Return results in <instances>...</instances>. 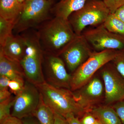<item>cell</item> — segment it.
<instances>
[{
	"instance_id": "obj_34",
	"label": "cell",
	"mask_w": 124,
	"mask_h": 124,
	"mask_svg": "<svg viewBox=\"0 0 124 124\" xmlns=\"http://www.w3.org/2000/svg\"><path fill=\"white\" fill-rule=\"evenodd\" d=\"M18 1L21 4H22L23 2H25L27 0H18Z\"/></svg>"
},
{
	"instance_id": "obj_7",
	"label": "cell",
	"mask_w": 124,
	"mask_h": 124,
	"mask_svg": "<svg viewBox=\"0 0 124 124\" xmlns=\"http://www.w3.org/2000/svg\"><path fill=\"white\" fill-rule=\"evenodd\" d=\"M95 27L84 30L81 34L94 51L124 50V36L108 31L103 23Z\"/></svg>"
},
{
	"instance_id": "obj_26",
	"label": "cell",
	"mask_w": 124,
	"mask_h": 124,
	"mask_svg": "<svg viewBox=\"0 0 124 124\" xmlns=\"http://www.w3.org/2000/svg\"><path fill=\"white\" fill-rule=\"evenodd\" d=\"M96 117L90 112H86L80 120L81 124H94L97 121Z\"/></svg>"
},
{
	"instance_id": "obj_1",
	"label": "cell",
	"mask_w": 124,
	"mask_h": 124,
	"mask_svg": "<svg viewBox=\"0 0 124 124\" xmlns=\"http://www.w3.org/2000/svg\"><path fill=\"white\" fill-rule=\"evenodd\" d=\"M44 53L59 56L77 36L68 19L54 16L36 29Z\"/></svg>"
},
{
	"instance_id": "obj_27",
	"label": "cell",
	"mask_w": 124,
	"mask_h": 124,
	"mask_svg": "<svg viewBox=\"0 0 124 124\" xmlns=\"http://www.w3.org/2000/svg\"><path fill=\"white\" fill-rule=\"evenodd\" d=\"M0 124H23L22 120L17 117L10 116L7 117L2 122H0Z\"/></svg>"
},
{
	"instance_id": "obj_9",
	"label": "cell",
	"mask_w": 124,
	"mask_h": 124,
	"mask_svg": "<svg viewBox=\"0 0 124 124\" xmlns=\"http://www.w3.org/2000/svg\"><path fill=\"white\" fill-rule=\"evenodd\" d=\"M40 97L37 86L26 80L23 90L15 96L11 116L21 120L33 116Z\"/></svg>"
},
{
	"instance_id": "obj_17",
	"label": "cell",
	"mask_w": 124,
	"mask_h": 124,
	"mask_svg": "<svg viewBox=\"0 0 124 124\" xmlns=\"http://www.w3.org/2000/svg\"><path fill=\"white\" fill-rule=\"evenodd\" d=\"M22 5L18 0H0V17L15 22Z\"/></svg>"
},
{
	"instance_id": "obj_35",
	"label": "cell",
	"mask_w": 124,
	"mask_h": 124,
	"mask_svg": "<svg viewBox=\"0 0 124 124\" xmlns=\"http://www.w3.org/2000/svg\"><path fill=\"white\" fill-rule=\"evenodd\" d=\"M94 124H102L101 122H100L98 120H97L96 122Z\"/></svg>"
},
{
	"instance_id": "obj_24",
	"label": "cell",
	"mask_w": 124,
	"mask_h": 124,
	"mask_svg": "<svg viewBox=\"0 0 124 124\" xmlns=\"http://www.w3.org/2000/svg\"><path fill=\"white\" fill-rule=\"evenodd\" d=\"M111 13H113L118 8L124 5V0H103Z\"/></svg>"
},
{
	"instance_id": "obj_20",
	"label": "cell",
	"mask_w": 124,
	"mask_h": 124,
	"mask_svg": "<svg viewBox=\"0 0 124 124\" xmlns=\"http://www.w3.org/2000/svg\"><path fill=\"white\" fill-rule=\"evenodd\" d=\"M15 22L0 17V46L13 34Z\"/></svg>"
},
{
	"instance_id": "obj_21",
	"label": "cell",
	"mask_w": 124,
	"mask_h": 124,
	"mask_svg": "<svg viewBox=\"0 0 124 124\" xmlns=\"http://www.w3.org/2000/svg\"><path fill=\"white\" fill-rule=\"evenodd\" d=\"M15 98V96L12 95L9 99L0 102V122L11 116L10 109L13 106Z\"/></svg>"
},
{
	"instance_id": "obj_4",
	"label": "cell",
	"mask_w": 124,
	"mask_h": 124,
	"mask_svg": "<svg viewBox=\"0 0 124 124\" xmlns=\"http://www.w3.org/2000/svg\"><path fill=\"white\" fill-rule=\"evenodd\" d=\"M51 0H27L22 5L20 14L15 21L13 34H20L31 29H36L51 18L50 13Z\"/></svg>"
},
{
	"instance_id": "obj_28",
	"label": "cell",
	"mask_w": 124,
	"mask_h": 124,
	"mask_svg": "<svg viewBox=\"0 0 124 124\" xmlns=\"http://www.w3.org/2000/svg\"><path fill=\"white\" fill-rule=\"evenodd\" d=\"M54 112V124H69L66 118L59 113Z\"/></svg>"
},
{
	"instance_id": "obj_14",
	"label": "cell",
	"mask_w": 124,
	"mask_h": 124,
	"mask_svg": "<svg viewBox=\"0 0 124 124\" xmlns=\"http://www.w3.org/2000/svg\"><path fill=\"white\" fill-rule=\"evenodd\" d=\"M0 75L6 76L11 80L26 81L24 71L20 63L9 59L1 53Z\"/></svg>"
},
{
	"instance_id": "obj_3",
	"label": "cell",
	"mask_w": 124,
	"mask_h": 124,
	"mask_svg": "<svg viewBox=\"0 0 124 124\" xmlns=\"http://www.w3.org/2000/svg\"><path fill=\"white\" fill-rule=\"evenodd\" d=\"M36 86L45 103L64 117L69 113L78 117L89 111L77 102L70 90L55 87L46 82Z\"/></svg>"
},
{
	"instance_id": "obj_32",
	"label": "cell",
	"mask_w": 124,
	"mask_h": 124,
	"mask_svg": "<svg viewBox=\"0 0 124 124\" xmlns=\"http://www.w3.org/2000/svg\"><path fill=\"white\" fill-rule=\"evenodd\" d=\"M113 14L119 19L124 23V5L118 8Z\"/></svg>"
},
{
	"instance_id": "obj_31",
	"label": "cell",
	"mask_w": 124,
	"mask_h": 124,
	"mask_svg": "<svg viewBox=\"0 0 124 124\" xmlns=\"http://www.w3.org/2000/svg\"><path fill=\"white\" fill-rule=\"evenodd\" d=\"M69 124H81L78 117L72 113L67 114L65 116Z\"/></svg>"
},
{
	"instance_id": "obj_10",
	"label": "cell",
	"mask_w": 124,
	"mask_h": 124,
	"mask_svg": "<svg viewBox=\"0 0 124 124\" xmlns=\"http://www.w3.org/2000/svg\"><path fill=\"white\" fill-rule=\"evenodd\" d=\"M93 51L84 36L81 35L72 40L59 56L63 58L67 67L73 73Z\"/></svg>"
},
{
	"instance_id": "obj_33",
	"label": "cell",
	"mask_w": 124,
	"mask_h": 124,
	"mask_svg": "<svg viewBox=\"0 0 124 124\" xmlns=\"http://www.w3.org/2000/svg\"><path fill=\"white\" fill-rule=\"evenodd\" d=\"M23 119H24L22 120L23 124H40L39 121H38V122H37L34 120L29 119V117L24 118Z\"/></svg>"
},
{
	"instance_id": "obj_11",
	"label": "cell",
	"mask_w": 124,
	"mask_h": 124,
	"mask_svg": "<svg viewBox=\"0 0 124 124\" xmlns=\"http://www.w3.org/2000/svg\"><path fill=\"white\" fill-rule=\"evenodd\" d=\"M105 91V101L110 104L124 100V79L111 62L101 68Z\"/></svg>"
},
{
	"instance_id": "obj_25",
	"label": "cell",
	"mask_w": 124,
	"mask_h": 124,
	"mask_svg": "<svg viewBox=\"0 0 124 124\" xmlns=\"http://www.w3.org/2000/svg\"><path fill=\"white\" fill-rule=\"evenodd\" d=\"M113 108L117 113L122 124H124V100L116 102Z\"/></svg>"
},
{
	"instance_id": "obj_22",
	"label": "cell",
	"mask_w": 124,
	"mask_h": 124,
	"mask_svg": "<svg viewBox=\"0 0 124 124\" xmlns=\"http://www.w3.org/2000/svg\"><path fill=\"white\" fill-rule=\"evenodd\" d=\"M111 62L117 72L124 79V50L120 51Z\"/></svg>"
},
{
	"instance_id": "obj_2",
	"label": "cell",
	"mask_w": 124,
	"mask_h": 124,
	"mask_svg": "<svg viewBox=\"0 0 124 124\" xmlns=\"http://www.w3.org/2000/svg\"><path fill=\"white\" fill-rule=\"evenodd\" d=\"M22 34L24 37L26 48L20 64L26 79L35 85L45 82L43 69V51L36 29H31Z\"/></svg>"
},
{
	"instance_id": "obj_23",
	"label": "cell",
	"mask_w": 124,
	"mask_h": 124,
	"mask_svg": "<svg viewBox=\"0 0 124 124\" xmlns=\"http://www.w3.org/2000/svg\"><path fill=\"white\" fill-rule=\"evenodd\" d=\"M25 81L18 80H10L9 84V90L11 93L16 96L23 90Z\"/></svg>"
},
{
	"instance_id": "obj_13",
	"label": "cell",
	"mask_w": 124,
	"mask_h": 124,
	"mask_svg": "<svg viewBox=\"0 0 124 124\" xmlns=\"http://www.w3.org/2000/svg\"><path fill=\"white\" fill-rule=\"evenodd\" d=\"M0 46V53L9 59L20 63L25 54L26 44L22 34H13Z\"/></svg>"
},
{
	"instance_id": "obj_16",
	"label": "cell",
	"mask_w": 124,
	"mask_h": 124,
	"mask_svg": "<svg viewBox=\"0 0 124 124\" xmlns=\"http://www.w3.org/2000/svg\"><path fill=\"white\" fill-rule=\"evenodd\" d=\"M89 111L102 124H122L113 108L107 106L99 107Z\"/></svg>"
},
{
	"instance_id": "obj_18",
	"label": "cell",
	"mask_w": 124,
	"mask_h": 124,
	"mask_svg": "<svg viewBox=\"0 0 124 124\" xmlns=\"http://www.w3.org/2000/svg\"><path fill=\"white\" fill-rule=\"evenodd\" d=\"M33 116L36 118L40 124H54V112L45 103L41 95L39 105Z\"/></svg>"
},
{
	"instance_id": "obj_12",
	"label": "cell",
	"mask_w": 124,
	"mask_h": 124,
	"mask_svg": "<svg viewBox=\"0 0 124 124\" xmlns=\"http://www.w3.org/2000/svg\"><path fill=\"white\" fill-rule=\"evenodd\" d=\"M103 85L99 78H93L80 89L72 92L77 102L89 110V108L101 98L104 90Z\"/></svg>"
},
{
	"instance_id": "obj_6",
	"label": "cell",
	"mask_w": 124,
	"mask_h": 124,
	"mask_svg": "<svg viewBox=\"0 0 124 124\" xmlns=\"http://www.w3.org/2000/svg\"><path fill=\"white\" fill-rule=\"evenodd\" d=\"M119 51L114 50H107L100 52L94 51L88 58L71 75V91H76L88 82L99 70L111 62Z\"/></svg>"
},
{
	"instance_id": "obj_5",
	"label": "cell",
	"mask_w": 124,
	"mask_h": 124,
	"mask_svg": "<svg viewBox=\"0 0 124 124\" xmlns=\"http://www.w3.org/2000/svg\"><path fill=\"white\" fill-rule=\"evenodd\" d=\"M103 0H88L82 8L71 14L68 19L77 36L88 26L96 27L103 23L110 14Z\"/></svg>"
},
{
	"instance_id": "obj_29",
	"label": "cell",
	"mask_w": 124,
	"mask_h": 124,
	"mask_svg": "<svg viewBox=\"0 0 124 124\" xmlns=\"http://www.w3.org/2000/svg\"><path fill=\"white\" fill-rule=\"evenodd\" d=\"M10 79L5 76L0 75V90L9 89Z\"/></svg>"
},
{
	"instance_id": "obj_19",
	"label": "cell",
	"mask_w": 124,
	"mask_h": 124,
	"mask_svg": "<svg viewBox=\"0 0 124 124\" xmlns=\"http://www.w3.org/2000/svg\"><path fill=\"white\" fill-rule=\"evenodd\" d=\"M103 24L105 28L110 31L124 36V23L114 14H110Z\"/></svg>"
},
{
	"instance_id": "obj_15",
	"label": "cell",
	"mask_w": 124,
	"mask_h": 124,
	"mask_svg": "<svg viewBox=\"0 0 124 124\" xmlns=\"http://www.w3.org/2000/svg\"><path fill=\"white\" fill-rule=\"evenodd\" d=\"M88 0H61L52 9V11L54 16L68 19L71 14L82 8Z\"/></svg>"
},
{
	"instance_id": "obj_8",
	"label": "cell",
	"mask_w": 124,
	"mask_h": 124,
	"mask_svg": "<svg viewBox=\"0 0 124 124\" xmlns=\"http://www.w3.org/2000/svg\"><path fill=\"white\" fill-rule=\"evenodd\" d=\"M42 69L46 83L55 87L70 90L71 75L59 56L44 53Z\"/></svg>"
},
{
	"instance_id": "obj_30",
	"label": "cell",
	"mask_w": 124,
	"mask_h": 124,
	"mask_svg": "<svg viewBox=\"0 0 124 124\" xmlns=\"http://www.w3.org/2000/svg\"><path fill=\"white\" fill-rule=\"evenodd\" d=\"M12 95V93L9 89L0 90V102L9 99Z\"/></svg>"
}]
</instances>
